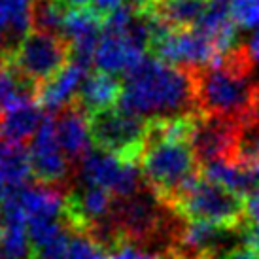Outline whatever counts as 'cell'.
Here are the masks:
<instances>
[{
	"instance_id": "36",
	"label": "cell",
	"mask_w": 259,
	"mask_h": 259,
	"mask_svg": "<svg viewBox=\"0 0 259 259\" xmlns=\"http://www.w3.org/2000/svg\"><path fill=\"white\" fill-rule=\"evenodd\" d=\"M4 44H6V36H4V32L0 30V57L8 51V50H4Z\"/></svg>"
},
{
	"instance_id": "32",
	"label": "cell",
	"mask_w": 259,
	"mask_h": 259,
	"mask_svg": "<svg viewBox=\"0 0 259 259\" xmlns=\"http://www.w3.org/2000/svg\"><path fill=\"white\" fill-rule=\"evenodd\" d=\"M170 259H218V255H212V253H174L168 252Z\"/></svg>"
},
{
	"instance_id": "2",
	"label": "cell",
	"mask_w": 259,
	"mask_h": 259,
	"mask_svg": "<svg viewBox=\"0 0 259 259\" xmlns=\"http://www.w3.org/2000/svg\"><path fill=\"white\" fill-rule=\"evenodd\" d=\"M246 46L223 53L214 65L195 70L197 110L204 117L235 123L257 121V81Z\"/></svg>"
},
{
	"instance_id": "33",
	"label": "cell",
	"mask_w": 259,
	"mask_h": 259,
	"mask_svg": "<svg viewBox=\"0 0 259 259\" xmlns=\"http://www.w3.org/2000/svg\"><path fill=\"white\" fill-rule=\"evenodd\" d=\"M59 2L68 8V10H76V8H87V4L91 0H59Z\"/></svg>"
},
{
	"instance_id": "25",
	"label": "cell",
	"mask_w": 259,
	"mask_h": 259,
	"mask_svg": "<svg viewBox=\"0 0 259 259\" xmlns=\"http://www.w3.org/2000/svg\"><path fill=\"white\" fill-rule=\"evenodd\" d=\"M229 12L238 29L259 27V0H229Z\"/></svg>"
},
{
	"instance_id": "12",
	"label": "cell",
	"mask_w": 259,
	"mask_h": 259,
	"mask_svg": "<svg viewBox=\"0 0 259 259\" xmlns=\"http://www.w3.org/2000/svg\"><path fill=\"white\" fill-rule=\"evenodd\" d=\"M146 57V51L138 48L135 42H131L125 34L110 32L102 29V36L95 50L93 65L97 70L112 76L127 74Z\"/></svg>"
},
{
	"instance_id": "4",
	"label": "cell",
	"mask_w": 259,
	"mask_h": 259,
	"mask_svg": "<svg viewBox=\"0 0 259 259\" xmlns=\"http://www.w3.org/2000/svg\"><path fill=\"white\" fill-rule=\"evenodd\" d=\"M168 210L184 222H206L227 231H240L246 225L244 199L204 176L189 182Z\"/></svg>"
},
{
	"instance_id": "11",
	"label": "cell",
	"mask_w": 259,
	"mask_h": 259,
	"mask_svg": "<svg viewBox=\"0 0 259 259\" xmlns=\"http://www.w3.org/2000/svg\"><path fill=\"white\" fill-rule=\"evenodd\" d=\"M104 19L95 14L91 8L68 10L63 25V38L70 46V57L74 63L89 70L93 63L97 44L102 36Z\"/></svg>"
},
{
	"instance_id": "15",
	"label": "cell",
	"mask_w": 259,
	"mask_h": 259,
	"mask_svg": "<svg viewBox=\"0 0 259 259\" xmlns=\"http://www.w3.org/2000/svg\"><path fill=\"white\" fill-rule=\"evenodd\" d=\"M121 91L123 83L119 81L117 76L97 70V72L89 74L83 79V83L79 87L76 104L87 115H91L95 112L112 108L114 104H117L119 97H121Z\"/></svg>"
},
{
	"instance_id": "13",
	"label": "cell",
	"mask_w": 259,
	"mask_h": 259,
	"mask_svg": "<svg viewBox=\"0 0 259 259\" xmlns=\"http://www.w3.org/2000/svg\"><path fill=\"white\" fill-rule=\"evenodd\" d=\"M55 133H57V140L68 163L81 161L91 151L93 140H91V131H89V117L76 102L72 106L57 112Z\"/></svg>"
},
{
	"instance_id": "16",
	"label": "cell",
	"mask_w": 259,
	"mask_h": 259,
	"mask_svg": "<svg viewBox=\"0 0 259 259\" xmlns=\"http://www.w3.org/2000/svg\"><path fill=\"white\" fill-rule=\"evenodd\" d=\"M42 106L34 101L23 102L12 110L0 112V138L15 144H25L32 140L44 121Z\"/></svg>"
},
{
	"instance_id": "34",
	"label": "cell",
	"mask_w": 259,
	"mask_h": 259,
	"mask_svg": "<svg viewBox=\"0 0 259 259\" xmlns=\"http://www.w3.org/2000/svg\"><path fill=\"white\" fill-rule=\"evenodd\" d=\"M8 191H10V186H8V182L2 178V174H0V208H2V204H4V199H6Z\"/></svg>"
},
{
	"instance_id": "20",
	"label": "cell",
	"mask_w": 259,
	"mask_h": 259,
	"mask_svg": "<svg viewBox=\"0 0 259 259\" xmlns=\"http://www.w3.org/2000/svg\"><path fill=\"white\" fill-rule=\"evenodd\" d=\"M0 174L10 187H23L32 178L29 150L0 138Z\"/></svg>"
},
{
	"instance_id": "24",
	"label": "cell",
	"mask_w": 259,
	"mask_h": 259,
	"mask_svg": "<svg viewBox=\"0 0 259 259\" xmlns=\"http://www.w3.org/2000/svg\"><path fill=\"white\" fill-rule=\"evenodd\" d=\"M70 238H72V231L65 227L55 238H51L50 242L42 246L32 248L30 259H68L70 253Z\"/></svg>"
},
{
	"instance_id": "8",
	"label": "cell",
	"mask_w": 259,
	"mask_h": 259,
	"mask_svg": "<svg viewBox=\"0 0 259 259\" xmlns=\"http://www.w3.org/2000/svg\"><path fill=\"white\" fill-rule=\"evenodd\" d=\"M79 184L108 189L115 199H127L146 189L142 168L133 163H123L112 153L95 150L79 161Z\"/></svg>"
},
{
	"instance_id": "37",
	"label": "cell",
	"mask_w": 259,
	"mask_h": 259,
	"mask_svg": "<svg viewBox=\"0 0 259 259\" xmlns=\"http://www.w3.org/2000/svg\"><path fill=\"white\" fill-rule=\"evenodd\" d=\"M210 2H214V4H227V0H210Z\"/></svg>"
},
{
	"instance_id": "29",
	"label": "cell",
	"mask_w": 259,
	"mask_h": 259,
	"mask_svg": "<svg viewBox=\"0 0 259 259\" xmlns=\"http://www.w3.org/2000/svg\"><path fill=\"white\" fill-rule=\"evenodd\" d=\"M240 238H242L246 248H250L255 253H259V225L246 223L244 227L240 229Z\"/></svg>"
},
{
	"instance_id": "9",
	"label": "cell",
	"mask_w": 259,
	"mask_h": 259,
	"mask_svg": "<svg viewBox=\"0 0 259 259\" xmlns=\"http://www.w3.org/2000/svg\"><path fill=\"white\" fill-rule=\"evenodd\" d=\"M29 155L32 176L36 182L46 186H59L68 178L70 163L61 150L55 133V119L51 115L44 117L40 129L30 140Z\"/></svg>"
},
{
	"instance_id": "14",
	"label": "cell",
	"mask_w": 259,
	"mask_h": 259,
	"mask_svg": "<svg viewBox=\"0 0 259 259\" xmlns=\"http://www.w3.org/2000/svg\"><path fill=\"white\" fill-rule=\"evenodd\" d=\"M87 78V68L70 61L68 65L57 72L50 81L38 87L36 101L42 110L48 112H61V110L72 106L78 99L79 87Z\"/></svg>"
},
{
	"instance_id": "22",
	"label": "cell",
	"mask_w": 259,
	"mask_h": 259,
	"mask_svg": "<svg viewBox=\"0 0 259 259\" xmlns=\"http://www.w3.org/2000/svg\"><path fill=\"white\" fill-rule=\"evenodd\" d=\"M68 8L63 6L59 0H34L32 8V23L40 32H50L63 36V25Z\"/></svg>"
},
{
	"instance_id": "19",
	"label": "cell",
	"mask_w": 259,
	"mask_h": 259,
	"mask_svg": "<svg viewBox=\"0 0 259 259\" xmlns=\"http://www.w3.org/2000/svg\"><path fill=\"white\" fill-rule=\"evenodd\" d=\"M208 6L210 0H157L151 14L172 29H193Z\"/></svg>"
},
{
	"instance_id": "35",
	"label": "cell",
	"mask_w": 259,
	"mask_h": 259,
	"mask_svg": "<svg viewBox=\"0 0 259 259\" xmlns=\"http://www.w3.org/2000/svg\"><path fill=\"white\" fill-rule=\"evenodd\" d=\"M138 259H170V255H159V253H142Z\"/></svg>"
},
{
	"instance_id": "5",
	"label": "cell",
	"mask_w": 259,
	"mask_h": 259,
	"mask_svg": "<svg viewBox=\"0 0 259 259\" xmlns=\"http://www.w3.org/2000/svg\"><path fill=\"white\" fill-rule=\"evenodd\" d=\"M91 140L97 150L112 153L123 163L138 165L146 150L148 119L119 108H106L87 115Z\"/></svg>"
},
{
	"instance_id": "21",
	"label": "cell",
	"mask_w": 259,
	"mask_h": 259,
	"mask_svg": "<svg viewBox=\"0 0 259 259\" xmlns=\"http://www.w3.org/2000/svg\"><path fill=\"white\" fill-rule=\"evenodd\" d=\"M32 8L34 0H0V30L10 42L19 44L34 29Z\"/></svg>"
},
{
	"instance_id": "18",
	"label": "cell",
	"mask_w": 259,
	"mask_h": 259,
	"mask_svg": "<svg viewBox=\"0 0 259 259\" xmlns=\"http://www.w3.org/2000/svg\"><path fill=\"white\" fill-rule=\"evenodd\" d=\"M193 29L208 36L212 42L216 44L220 53H227L229 50L238 46V27L233 21L227 4H214L210 2L208 10L204 12L201 21L195 25Z\"/></svg>"
},
{
	"instance_id": "30",
	"label": "cell",
	"mask_w": 259,
	"mask_h": 259,
	"mask_svg": "<svg viewBox=\"0 0 259 259\" xmlns=\"http://www.w3.org/2000/svg\"><path fill=\"white\" fill-rule=\"evenodd\" d=\"M218 259H259V253H255L246 246H235V248H229V250L220 253Z\"/></svg>"
},
{
	"instance_id": "1",
	"label": "cell",
	"mask_w": 259,
	"mask_h": 259,
	"mask_svg": "<svg viewBox=\"0 0 259 259\" xmlns=\"http://www.w3.org/2000/svg\"><path fill=\"white\" fill-rule=\"evenodd\" d=\"M195 70L161 63L146 55L123 81L117 108L142 119L199 112Z\"/></svg>"
},
{
	"instance_id": "3",
	"label": "cell",
	"mask_w": 259,
	"mask_h": 259,
	"mask_svg": "<svg viewBox=\"0 0 259 259\" xmlns=\"http://www.w3.org/2000/svg\"><path fill=\"white\" fill-rule=\"evenodd\" d=\"M140 163L148 189L166 208L189 182L202 174L193 146L187 142L146 140Z\"/></svg>"
},
{
	"instance_id": "17",
	"label": "cell",
	"mask_w": 259,
	"mask_h": 259,
	"mask_svg": "<svg viewBox=\"0 0 259 259\" xmlns=\"http://www.w3.org/2000/svg\"><path fill=\"white\" fill-rule=\"evenodd\" d=\"M201 172L206 180L225 187L227 191L238 195L242 199H246L259 187V182L255 180V174L252 172V168L240 165V163L212 161V163L201 165Z\"/></svg>"
},
{
	"instance_id": "27",
	"label": "cell",
	"mask_w": 259,
	"mask_h": 259,
	"mask_svg": "<svg viewBox=\"0 0 259 259\" xmlns=\"http://www.w3.org/2000/svg\"><path fill=\"white\" fill-rule=\"evenodd\" d=\"M244 216L246 223L259 225V187L244 199Z\"/></svg>"
},
{
	"instance_id": "10",
	"label": "cell",
	"mask_w": 259,
	"mask_h": 259,
	"mask_svg": "<svg viewBox=\"0 0 259 259\" xmlns=\"http://www.w3.org/2000/svg\"><path fill=\"white\" fill-rule=\"evenodd\" d=\"M259 121V119H257ZM248 123H235L227 119L204 117L193 137V151L199 163L206 165L212 161H231L237 163V148L242 127Z\"/></svg>"
},
{
	"instance_id": "38",
	"label": "cell",
	"mask_w": 259,
	"mask_h": 259,
	"mask_svg": "<svg viewBox=\"0 0 259 259\" xmlns=\"http://www.w3.org/2000/svg\"><path fill=\"white\" fill-rule=\"evenodd\" d=\"M257 117H259V83H257Z\"/></svg>"
},
{
	"instance_id": "7",
	"label": "cell",
	"mask_w": 259,
	"mask_h": 259,
	"mask_svg": "<svg viewBox=\"0 0 259 259\" xmlns=\"http://www.w3.org/2000/svg\"><path fill=\"white\" fill-rule=\"evenodd\" d=\"M166 210L168 208L165 204H161L157 197L146 187L133 197L115 199L110 223L119 235L131 238L137 244L150 242L166 229Z\"/></svg>"
},
{
	"instance_id": "31",
	"label": "cell",
	"mask_w": 259,
	"mask_h": 259,
	"mask_svg": "<svg viewBox=\"0 0 259 259\" xmlns=\"http://www.w3.org/2000/svg\"><path fill=\"white\" fill-rule=\"evenodd\" d=\"M248 53H250V57H252L253 65H259V30L257 32H253V36L250 38V42H248Z\"/></svg>"
},
{
	"instance_id": "6",
	"label": "cell",
	"mask_w": 259,
	"mask_h": 259,
	"mask_svg": "<svg viewBox=\"0 0 259 259\" xmlns=\"http://www.w3.org/2000/svg\"><path fill=\"white\" fill-rule=\"evenodd\" d=\"M8 57L25 78L40 87L70 63V46L59 34L30 30L14 50H8Z\"/></svg>"
},
{
	"instance_id": "28",
	"label": "cell",
	"mask_w": 259,
	"mask_h": 259,
	"mask_svg": "<svg viewBox=\"0 0 259 259\" xmlns=\"http://www.w3.org/2000/svg\"><path fill=\"white\" fill-rule=\"evenodd\" d=\"M125 4V0H91V10L99 17H108L112 12H115L117 8H121Z\"/></svg>"
},
{
	"instance_id": "26",
	"label": "cell",
	"mask_w": 259,
	"mask_h": 259,
	"mask_svg": "<svg viewBox=\"0 0 259 259\" xmlns=\"http://www.w3.org/2000/svg\"><path fill=\"white\" fill-rule=\"evenodd\" d=\"M106 250L110 253V259H138L142 255L137 242H133L131 238L123 235H115L106 246Z\"/></svg>"
},
{
	"instance_id": "23",
	"label": "cell",
	"mask_w": 259,
	"mask_h": 259,
	"mask_svg": "<svg viewBox=\"0 0 259 259\" xmlns=\"http://www.w3.org/2000/svg\"><path fill=\"white\" fill-rule=\"evenodd\" d=\"M68 259H110V253L104 246L85 233H72Z\"/></svg>"
}]
</instances>
